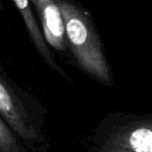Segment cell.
<instances>
[{"label": "cell", "mask_w": 152, "mask_h": 152, "mask_svg": "<svg viewBox=\"0 0 152 152\" xmlns=\"http://www.w3.org/2000/svg\"><path fill=\"white\" fill-rule=\"evenodd\" d=\"M63 17L67 46L79 67L94 80L114 86L110 66L93 20L71 0H55Z\"/></svg>", "instance_id": "1"}, {"label": "cell", "mask_w": 152, "mask_h": 152, "mask_svg": "<svg viewBox=\"0 0 152 152\" xmlns=\"http://www.w3.org/2000/svg\"><path fill=\"white\" fill-rule=\"evenodd\" d=\"M96 152H152V121H132L114 130Z\"/></svg>", "instance_id": "2"}, {"label": "cell", "mask_w": 152, "mask_h": 152, "mask_svg": "<svg viewBox=\"0 0 152 152\" xmlns=\"http://www.w3.org/2000/svg\"><path fill=\"white\" fill-rule=\"evenodd\" d=\"M0 117L7 126L25 141L38 138L36 128L31 123L24 106L12 88L5 77L0 74Z\"/></svg>", "instance_id": "3"}, {"label": "cell", "mask_w": 152, "mask_h": 152, "mask_svg": "<svg viewBox=\"0 0 152 152\" xmlns=\"http://www.w3.org/2000/svg\"><path fill=\"white\" fill-rule=\"evenodd\" d=\"M33 2L40 19L42 33L49 48L59 53L67 51V40L62 14L55 0H29Z\"/></svg>", "instance_id": "4"}, {"label": "cell", "mask_w": 152, "mask_h": 152, "mask_svg": "<svg viewBox=\"0 0 152 152\" xmlns=\"http://www.w3.org/2000/svg\"><path fill=\"white\" fill-rule=\"evenodd\" d=\"M13 2L15 3L17 10H19L21 17H22L23 22H24L25 27H26L27 33H28L29 37H30L31 42H33V46L36 48V51L39 53V55L42 57L43 60L46 62L49 67L55 70L57 74H59L65 79L69 80L67 75L65 74V72L56 63V61L54 59V55L51 52V49L46 44V40H45L42 30L40 28V25H39L33 10H31L30 1L29 0H13Z\"/></svg>", "instance_id": "5"}, {"label": "cell", "mask_w": 152, "mask_h": 152, "mask_svg": "<svg viewBox=\"0 0 152 152\" xmlns=\"http://www.w3.org/2000/svg\"><path fill=\"white\" fill-rule=\"evenodd\" d=\"M18 143L14 132L0 117V152H18Z\"/></svg>", "instance_id": "6"}, {"label": "cell", "mask_w": 152, "mask_h": 152, "mask_svg": "<svg viewBox=\"0 0 152 152\" xmlns=\"http://www.w3.org/2000/svg\"><path fill=\"white\" fill-rule=\"evenodd\" d=\"M4 10V5H3V1L0 0V10Z\"/></svg>", "instance_id": "7"}]
</instances>
